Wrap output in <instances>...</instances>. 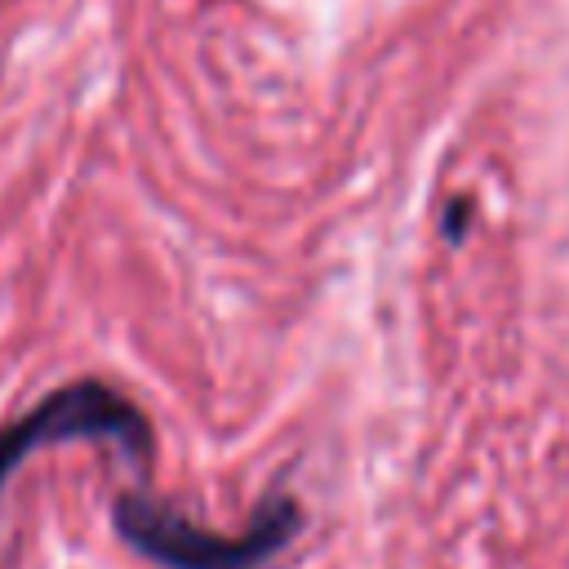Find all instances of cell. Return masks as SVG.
<instances>
[{"label": "cell", "mask_w": 569, "mask_h": 569, "mask_svg": "<svg viewBox=\"0 0 569 569\" xmlns=\"http://www.w3.org/2000/svg\"><path fill=\"white\" fill-rule=\"evenodd\" d=\"M116 533L164 569H262L302 529V511L289 493H271L244 533H213L178 516L147 493H120Z\"/></svg>", "instance_id": "1"}, {"label": "cell", "mask_w": 569, "mask_h": 569, "mask_svg": "<svg viewBox=\"0 0 569 569\" xmlns=\"http://www.w3.org/2000/svg\"><path fill=\"white\" fill-rule=\"evenodd\" d=\"M467 218H471V204H467V200H453L449 213H445V236H449V240H462Z\"/></svg>", "instance_id": "3"}, {"label": "cell", "mask_w": 569, "mask_h": 569, "mask_svg": "<svg viewBox=\"0 0 569 569\" xmlns=\"http://www.w3.org/2000/svg\"><path fill=\"white\" fill-rule=\"evenodd\" d=\"M62 440H111L138 467H147L151 449H156V431L129 396H120L116 387H107L98 378H76L67 387L49 391L40 405H31L9 427H0V493H4L9 476L36 449L62 445Z\"/></svg>", "instance_id": "2"}]
</instances>
